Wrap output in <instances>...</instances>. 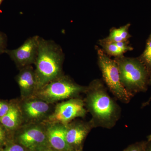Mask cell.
<instances>
[{"mask_svg":"<svg viewBox=\"0 0 151 151\" xmlns=\"http://www.w3.org/2000/svg\"><path fill=\"white\" fill-rule=\"evenodd\" d=\"M85 107L91 114L93 128L111 129L119 121L121 108L110 96L103 82L95 79L86 87Z\"/></svg>","mask_w":151,"mask_h":151,"instance_id":"1","label":"cell"},{"mask_svg":"<svg viewBox=\"0 0 151 151\" xmlns=\"http://www.w3.org/2000/svg\"><path fill=\"white\" fill-rule=\"evenodd\" d=\"M64 54L59 45L53 40L40 38L38 54L35 63V91L63 75Z\"/></svg>","mask_w":151,"mask_h":151,"instance_id":"2","label":"cell"},{"mask_svg":"<svg viewBox=\"0 0 151 151\" xmlns=\"http://www.w3.org/2000/svg\"><path fill=\"white\" fill-rule=\"evenodd\" d=\"M115 60L121 82L127 91L133 94L145 91L148 81L145 65L139 60L122 56L117 57Z\"/></svg>","mask_w":151,"mask_h":151,"instance_id":"3","label":"cell"},{"mask_svg":"<svg viewBox=\"0 0 151 151\" xmlns=\"http://www.w3.org/2000/svg\"><path fill=\"white\" fill-rule=\"evenodd\" d=\"M87 86L78 85L63 75L49 82L35 92V97L48 103L73 98L85 92Z\"/></svg>","mask_w":151,"mask_h":151,"instance_id":"4","label":"cell"},{"mask_svg":"<svg viewBox=\"0 0 151 151\" xmlns=\"http://www.w3.org/2000/svg\"><path fill=\"white\" fill-rule=\"evenodd\" d=\"M98 65L104 81L111 93L122 103H128L133 94L127 91L120 80L118 65L116 60L111 59L101 49L97 48Z\"/></svg>","mask_w":151,"mask_h":151,"instance_id":"5","label":"cell"},{"mask_svg":"<svg viewBox=\"0 0 151 151\" xmlns=\"http://www.w3.org/2000/svg\"><path fill=\"white\" fill-rule=\"evenodd\" d=\"M86 113L84 101L74 97L58 105L54 112L50 116L49 121L51 123L66 125L76 118L84 117Z\"/></svg>","mask_w":151,"mask_h":151,"instance_id":"6","label":"cell"},{"mask_svg":"<svg viewBox=\"0 0 151 151\" xmlns=\"http://www.w3.org/2000/svg\"><path fill=\"white\" fill-rule=\"evenodd\" d=\"M40 38L38 35L29 37L17 48L7 49L5 53L8 55L20 69L35 64L38 54Z\"/></svg>","mask_w":151,"mask_h":151,"instance_id":"7","label":"cell"},{"mask_svg":"<svg viewBox=\"0 0 151 151\" xmlns=\"http://www.w3.org/2000/svg\"><path fill=\"white\" fill-rule=\"evenodd\" d=\"M65 126V137L68 144L74 151L80 150L86 136L93 128L91 122H74Z\"/></svg>","mask_w":151,"mask_h":151,"instance_id":"8","label":"cell"},{"mask_svg":"<svg viewBox=\"0 0 151 151\" xmlns=\"http://www.w3.org/2000/svg\"><path fill=\"white\" fill-rule=\"evenodd\" d=\"M21 145L29 150L40 148L47 141L46 132L39 126L27 127L19 136Z\"/></svg>","mask_w":151,"mask_h":151,"instance_id":"9","label":"cell"},{"mask_svg":"<svg viewBox=\"0 0 151 151\" xmlns=\"http://www.w3.org/2000/svg\"><path fill=\"white\" fill-rule=\"evenodd\" d=\"M66 126L52 123L46 131L47 141L52 148L59 151H74L68 144L65 137Z\"/></svg>","mask_w":151,"mask_h":151,"instance_id":"10","label":"cell"},{"mask_svg":"<svg viewBox=\"0 0 151 151\" xmlns=\"http://www.w3.org/2000/svg\"><path fill=\"white\" fill-rule=\"evenodd\" d=\"M16 80L23 97L27 98L34 94L36 82L35 71L31 65L20 69Z\"/></svg>","mask_w":151,"mask_h":151,"instance_id":"11","label":"cell"},{"mask_svg":"<svg viewBox=\"0 0 151 151\" xmlns=\"http://www.w3.org/2000/svg\"><path fill=\"white\" fill-rule=\"evenodd\" d=\"M50 103L41 99L29 100L23 104L22 113L31 121H36L43 118L49 112Z\"/></svg>","mask_w":151,"mask_h":151,"instance_id":"12","label":"cell"},{"mask_svg":"<svg viewBox=\"0 0 151 151\" xmlns=\"http://www.w3.org/2000/svg\"><path fill=\"white\" fill-rule=\"evenodd\" d=\"M22 113L17 105H11L10 108L5 116L0 118V123L10 130L17 129L21 124Z\"/></svg>","mask_w":151,"mask_h":151,"instance_id":"13","label":"cell"},{"mask_svg":"<svg viewBox=\"0 0 151 151\" xmlns=\"http://www.w3.org/2000/svg\"><path fill=\"white\" fill-rule=\"evenodd\" d=\"M130 24H127L118 29H114L111 31L106 40L112 42H117L121 41H127L130 37L129 29Z\"/></svg>","mask_w":151,"mask_h":151,"instance_id":"14","label":"cell"},{"mask_svg":"<svg viewBox=\"0 0 151 151\" xmlns=\"http://www.w3.org/2000/svg\"><path fill=\"white\" fill-rule=\"evenodd\" d=\"M100 43L105 52L109 55L119 57L124 54L115 42L109 41L105 39L100 40Z\"/></svg>","mask_w":151,"mask_h":151,"instance_id":"15","label":"cell"},{"mask_svg":"<svg viewBox=\"0 0 151 151\" xmlns=\"http://www.w3.org/2000/svg\"><path fill=\"white\" fill-rule=\"evenodd\" d=\"M142 60L141 61L145 65L151 66V36L148 40L145 49L142 55Z\"/></svg>","mask_w":151,"mask_h":151,"instance_id":"16","label":"cell"},{"mask_svg":"<svg viewBox=\"0 0 151 151\" xmlns=\"http://www.w3.org/2000/svg\"><path fill=\"white\" fill-rule=\"evenodd\" d=\"M7 44V37L4 33L0 31V55L5 52Z\"/></svg>","mask_w":151,"mask_h":151,"instance_id":"17","label":"cell"},{"mask_svg":"<svg viewBox=\"0 0 151 151\" xmlns=\"http://www.w3.org/2000/svg\"><path fill=\"white\" fill-rule=\"evenodd\" d=\"M146 145L144 143H137L129 146L124 151H145Z\"/></svg>","mask_w":151,"mask_h":151,"instance_id":"18","label":"cell"},{"mask_svg":"<svg viewBox=\"0 0 151 151\" xmlns=\"http://www.w3.org/2000/svg\"><path fill=\"white\" fill-rule=\"evenodd\" d=\"M115 43L124 53L126 52L130 51L132 50V47L128 45L127 41L119 42H115Z\"/></svg>","mask_w":151,"mask_h":151,"instance_id":"19","label":"cell"},{"mask_svg":"<svg viewBox=\"0 0 151 151\" xmlns=\"http://www.w3.org/2000/svg\"><path fill=\"white\" fill-rule=\"evenodd\" d=\"M10 107L11 105L0 101V118L5 116L8 113Z\"/></svg>","mask_w":151,"mask_h":151,"instance_id":"20","label":"cell"},{"mask_svg":"<svg viewBox=\"0 0 151 151\" xmlns=\"http://www.w3.org/2000/svg\"><path fill=\"white\" fill-rule=\"evenodd\" d=\"M3 151H25L23 147L17 144H12L8 146Z\"/></svg>","mask_w":151,"mask_h":151,"instance_id":"21","label":"cell"},{"mask_svg":"<svg viewBox=\"0 0 151 151\" xmlns=\"http://www.w3.org/2000/svg\"><path fill=\"white\" fill-rule=\"evenodd\" d=\"M6 134L2 127L0 126V147L5 142Z\"/></svg>","mask_w":151,"mask_h":151,"instance_id":"22","label":"cell"},{"mask_svg":"<svg viewBox=\"0 0 151 151\" xmlns=\"http://www.w3.org/2000/svg\"><path fill=\"white\" fill-rule=\"evenodd\" d=\"M145 151H151V145L148 147H146Z\"/></svg>","mask_w":151,"mask_h":151,"instance_id":"23","label":"cell"},{"mask_svg":"<svg viewBox=\"0 0 151 151\" xmlns=\"http://www.w3.org/2000/svg\"><path fill=\"white\" fill-rule=\"evenodd\" d=\"M148 141L149 142H151V134L149 136L148 138Z\"/></svg>","mask_w":151,"mask_h":151,"instance_id":"24","label":"cell"},{"mask_svg":"<svg viewBox=\"0 0 151 151\" xmlns=\"http://www.w3.org/2000/svg\"><path fill=\"white\" fill-rule=\"evenodd\" d=\"M3 1H4V0H0V6H1V4H2V3L3 2Z\"/></svg>","mask_w":151,"mask_h":151,"instance_id":"25","label":"cell"},{"mask_svg":"<svg viewBox=\"0 0 151 151\" xmlns=\"http://www.w3.org/2000/svg\"><path fill=\"white\" fill-rule=\"evenodd\" d=\"M3 151V150H2V149L1 148V147H0V151Z\"/></svg>","mask_w":151,"mask_h":151,"instance_id":"26","label":"cell"},{"mask_svg":"<svg viewBox=\"0 0 151 151\" xmlns=\"http://www.w3.org/2000/svg\"><path fill=\"white\" fill-rule=\"evenodd\" d=\"M150 81H151V73L150 76Z\"/></svg>","mask_w":151,"mask_h":151,"instance_id":"27","label":"cell"},{"mask_svg":"<svg viewBox=\"0 0 151 151\" xmlns=\"http://www.w3.org/2000/svg\"><path fill=\"white\" fill-rule=\"evenodd\" d=\"M45 151H52V150H46Z\"/></svg>","mask_w":151,"mask_h":151,"instance_id":"28","label":"cell"},{"mask_svg":"<svg viewBox=\"0 0 151 151\" xmlns=\"http://www.w3.org/2000/svg\"></svg>","mask_w":151,"mask_h":151,"instance_id":"29","label":"cell"},{"mask_svg":"<svg viewBox=\"0 0 151 151\" xmlns=\"http://www.w3.org/2000/svg\"></svg>","mask_w":151,"mask_h":151,"instance_id":"30","label":"cell"}]
</instances>
